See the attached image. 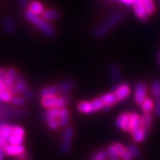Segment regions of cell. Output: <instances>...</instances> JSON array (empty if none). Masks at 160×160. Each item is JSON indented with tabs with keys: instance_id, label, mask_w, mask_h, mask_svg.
<instances>
[{
	"instance_id": "obj_1",
	"label": "cell",
	"mask_w": 160,
	"mask_h": 160,
	"mask_svg": "<svg viewBox=\"0 0 160 160\" xmlns=\"http://www.w3.org/2000/svg\"><path fill=\"white\" fill-rule=\"evenodd\" d=\"M123 18L124 15L122 12H115L112 14L105 20V22L101 23L93 30L92 36L97 39L103 38L104 36L110 33L113 28L118 25L120 22H122Z\"/></svg>"
},
{
	"instance_id": "obj_31",
	"label": "cell",
	"mask_w": 160,
	"mask_h": 160,
	"mask_svg": "<svg viewBox=\"0 0 160 160\" xmlns=\"http://www.w3.org/2000/svg\"><path fill=\"white\" fill-rule=\"evenodd\" d=\"M108 158L107 150H100L93 154L89 160H106Z\"/></svg>"
},
{
	"instance_id": "obj_14",
	"label": "cell",
	"mask_w": 160,
	"mask_h": 160,
	"mask_svg": "<svg viewBox=\"0 0 160 160\" xmlns=\"http://www.w3.org/2000/svg\"><path fill=\"white\" fill-rule=\"evenodd\" d=\"M13 128L12 124H8V123H2L1 125V128H0V134H1V137L2 140L4 143V145L8 144V139L10 136L12 135V133L13 132Z\"/></svg>"
},
{
	"instance_id": "obj_47",
	"label": "cell",
	"mask_w": 160,
	"mask_h": 160,
	"mask_svg": "<svg viewBox=\"0 0 160 160\" xmlns=\"http://www.w3.org/2000/svg\"><path fill=\"white\" fill-rule=\"evenodd\" d=\"M110 1H113V0H110Z\"/></svg>"
},
{
	"instance_id": "obj_28",
	"label": "cell",
	"mask_w": 160,
	"mask_h": 160,
	"mask_svg": "<svg viewBox=\"0 0 160 160\" xmlns=\"http://www.w3.org/2000/svg\"><path fill=\"white\" fill-rule=\"evenodd\" d=\"M12 96L13 94L9 91L8 88L1 91L0 92V102H2V103H8L9 102L10 103Z\"/></svg>"
},
{
	"instance_id": "obj_42",
	"label": "cell",
	"mask_w": 160,
	"mask_h": 160,
	"mask_svg": "<svg viewBox=\"0 0 160 160\" xmlns=\"http://www.w3.org/2000/svg\"><path fill=\"white\" fill-rule=\"evenodd\" d=\"M119 1L126 5H132L133 2H134V0H119Z\"/></svg>"
},
{
	"instance_id": "obj_5",
	"label": "cell",
	"mask_w": 160,
	"mask_h": 160,
	"mask_svg": "<svg viewBox=\"0 0 160 160\" xmlns=\"http://www.w3.org/2000/svg\"><path fill=\"white\" fill-rule=\"evenodd\" d=\"M147 87L143 82H138L135 86L134 91V101L138 105H141L146 98Z\"/></svg>"
},
{
	"instance_id": "obj_19",
	"label": "cell",
	"mask_w": 160,
	"mask_h": 160,
	"mask_svg": "<svg viewBox=\"0 0 160 160\" xmlns=\"http://www.w3.org/2000/svg\"><path fill=\"white\" fill-rule=\"evenodd\" d=\"M70 112L68 111L67 109H65V107L60 109V114L58 116L60 126L63 128L68 126V123L70 122Z\"/></svg>"
},
{
	"instance_id": "obj_35",
	"label": "cell",
	"mask_w": 160,
	"mask_h": 160,
	"mask_svg": "<svg viewBox=\"0 0 160 160\" xmlns=\"http://www.w3.org/2000/svg\"><path fill=\"white\" fill-rule=\"evenodd\" d=\"M108 152V158L109 160H118V154L116 153L114 148L113 147V145H110L107 149Z\"/></svg>"
},
{
	"instance_id": "obj_21",
	"label": "cell",
	"mask_w": 160,
	"mask_h": 160,
	"mask_svg": "<svg viewBox=\"0 0 160 160\" xmlns=\"http://www.w3.org/2000/svg\"><path fill=\"white\" fill-rule=\"evenodd\" d=\"M3 29L8 34H12L15 32L16 25L12 17H8L5 18L3 21Z\"/></svg>"
},
{
	"instance_id": "obj_3",
	"label": "cell",
	"mask_w": 160,
	"mask_h": 160,
	"mask_svg": "<svg viewBox=\"0 0 160 160\" xmlns=\"http://www.w3.org/2000/svg\"><path fill=\"white\" fill-rule=\"evenodd\" d=\"M74 128L70 125H68L65 128L62 137V141L61 144V150L63 154H67L71 148V142L74 137Z\"/></svg>"
},
{
	"instance_id": "obj_40",
	"label": "cell",
	"mask_w": 160,
	"mask_h": 160,
	"mask_svg": "<svg viewBox=\"0 0 160 160\" xmlns=\"http://www.w3.org/2000/svg\"><path fill=\"white\" fill-rule=\"evenodd\" d=\"M8 87L5 85L3 79H2V78L0 77V92H1V91L6 90V89H8Z\"/></svg>"
},
{
	"instance_id": "obj_27",
	"label": "cell",
	"mask_w": 160,
	"mask_h": 160,
	"mask_svg": "<svg viewBox=\"0 0 160 160\" xmlns=\"http://www.w3.org/2000/svg\"><path fill=\"white\" fill-rule=\"evenodd\" d=\"M60 114L59 108H50L47 110L44 114V118L46 121H48L53 118H58Z\"/></svg>"
},
{
	"instance_id": "obj_8",
	"label": "cell",
	"mask_w": 160,
	"mask_h": 160,
	"mask_svg": "<svg viewBox=\"0 0 160 160\" xmlns=\"http://www.w3.org/2000/svg\"><path fill=\"white\" fill-rule=\"evenodd\" d=\"M115 125L117 128L122 129L124 132H131L130 116L128 113H122L116 118Z\"/></svg>"
},
{
	"instance_id": "obj_13",
	"label": "cell",
	"mask_w": 160,
	"mask_h": 160,
	"mask_svg": "<svg viewBox=\"0 0 160 160\" xmlns=\"http://www.w3.org/2000/svg\"><path fill=\"white\" fill-rule=\"evenodd\" d=\"M17 71L16 70V69H14L13 67H11L9 69L6 70V75L3 78V81H4V83L8 88H11L12 86L14 85L15 83V80L17 78Z\"/></svg>"
},
{
	"instance_id": "obj_10",
	"label": "cell",
	"mask_w": 160,
	"mask_h": 160,
	"mask_svg": "<svg viewBox=\"0 0 160 160\" xmlns=\"http://www.w3.org/2000/svg\"><path fill=\"white\" fill-rule=\"evenodd\" d=\"M114 93L118 101H123L130 95V87L127 83H120L116 87Z\"/></svg>"
},
{
	"instance_id": "obj_29",
	"label": "cell",
	"mask_w": 160,
	"mask_h": 160,
	"mask_svg": "<svg viewBox=\"0 0 160 160\" xmlns=\"http://www.w3.org/2000/svg\"><path fill=\"white\" fill-rule=\"evenodd\" d=\"M141 110L143 113H150L154 108V102L150 98H145L143 103L141 104Z\"/></svg>"
},
{
	"instance_id": "obj_43",
	"label": "cell",
	"mask_w": 160,
	"mask_h": 160,
	"mask_svg": "<svg viewBox=\"0 0 160 160\" xmlns=\"http://www.w3.org/2000/svg\"><path fill=\"white\" fill-rule=\"evenodd\" d=\"M27 2H28V0H19L20 5H21V7H22V8L26 6Z\"/></svg>"
},
{
	"instance_id": "obj_6",
	"label": "cell",
	"mask_w": 160,
	"mask_h": 160,
	"mask_svg": "<svg viewBox=\"0 0 160 160\" xmlns=\"http://www.w3.org/2000/svg\"><path fill=\"white\" fill-rule=\"evenodd\" d=\"M25 137V130L21 126H14L13 132L8 139V144L21 145L23 143Z\"/></svg>"
},
{
	"instance_id": "obj_24",
	"label": "cell",
	"mask_w": 160,
	"mask_h": 160,
	"mask_svg": "<svg viewBox=\"0 0 160 160\" xmlns=\"http://www.w3.org/2000/svg\"><path fill=\"white\" fill-rule=\"evenodd\" d=\"M142 119V126L144 129L147 133H149L150 128H151L152 123H153V117L150 113H144L143 115L141 116Z\"/></svg>"
},
{
	"instance_id": "obj_16",
	"label": "cell",
	"mask_w": 160,
	"mask_h": 160,
	"mask_svg": "<svg viewBox=\"0 0 160 160\" xmlns=\"http://www.w3.org/2000/svg\"><path fill=\"white\" fill-rule=\"evenodd\" d=\"M58 86V89H59V93L61 94H65V93H69V92L74 88L75 86V82L72 79H67L65 80L63 82H61Z\"/></svg>"
},
{
	"instance_id": "obj_32",
	"label": "cell",
	"mask_w": 160,
	"mask_h": 160,
	"mask_svg": "<svg viewBox=\"0 0 160 160\" xmlns=\"http://www.w3.org/2000/svg\"><path fill=\"white\" fill-rule=\"evenodd\" d=\"M151 93L154 97H160V80L156 79L152 82Z\"/></svg>"
},
{
	"instance_id": "obj_4",
	"label": "cell",
	"mask_w": 160,
	"mask_h": 160,
	"mask_svg": "<svg viewBox=\"0 0 160 160\" xmlns=\"http://www.w3.org/2000/svg\"><path fill=\"white\" fill-rule=\"evenodd\" d=\"M66 102L64 100L62 97H57V96H53V97H43L41 100V105L42 107L46 109H50V108H61L65 107L66 105Z\"/></svg>"
},
{
	"instance_id": "obj_30",
	"label": "cell",
	"mask_w": 160,
	"mask_h": 160,
	"mask_svg": "<svg viewBox=\"0 0 160 160\" xmlns=\"http://www.w3.org/2000/svg\"><path fill=\"white\" fill-rule=\"evenodd\" d=\"M10 103L12 105H15V106H17V107H22L26 104V99L24 97H22L17 95H13Z\"/></svg>"
},
{
	"instance_id": "obj_26",
	"label": "cell",
	"mask_w": 160,
	"mask_h": 160,
	"mask_svg": "<svg viewBox=\"0 0 160 160\" xmlns=\"http://www.w3.org/2000/svg\"><path fill=\"white\" fill-rule=\"evenodd\" d=\"M28 10L35 15H39L43 12V7L38 1H32L28 5Z\"/></svg>"
},
{
	"instance_id": "obj_17",
	"label": "cell",
	"mask_w": 160,
	"mask_h": 160,
	"mask_svg": "<svg viewBox=\"0 0 160 160\" xmlns=\"http://www.w3.org/2000/svg\"><path fill=\"white\" fill-rule=\"evenodd\" d=\"M109 73L110 78L114 82H118L121 78V72H120L119 65L117 63H111L109 66Z\"/></svg>"
},
{
	"instance_id": "obj_25",
	"label": "cell",
	"mask_w": 160,
	"mask_h": 160,
	"mask_svg": "<svg viewBox=\"0 0 160 160\" xmlns=\"http://www.w3.org/2000/svg\"><path fill=\"white\" fill-rule=\"evenodd\" d=\"M41 15H42V17L45 21H51L57 20L59 17L60 14L59 12L55 10V9H48L46 11H43V12Z\"/></svg>"
},
{
	"instance_id": "obj_23",
	"label": "cell",
	"mask_w": 160,
	"mask_h": 160,
	"mask_svg": "<svg viewBox=\"0 0 160 160\" xmlns=\"http://www.w3.org/2000/svg\"><path fill=\"white\" fill-rule=\"evenodd\" d=\"M14 87H15L16 90H17V93H23L24 91L27 88V83L25 82V78L21 75V74H18L15 80V83H14Z\"/></svg>"
},
{
	"instance_id": "obj_33",
	"label": "cell",
	"mask_w": 160,
	"mask_h": 160,
	"mask_svg": "<svg viewBox=\"0 0 160 160\" xmlns=\"http://www.w3.org/2000/svg\"><path fill=\"white\" fill-rule=\"evenodd\" d=\"M141 2H142L144 7H145L146 11H147V12L150 15H151V14H153L154 12L155 7H154L153 0H141Z\"/></svg>"
},
{
	"instance_id": "obj_2",
	"label": "cell",
	"mask_w": 160,
	"mask_h": 160,
	"mask_svg": "<svg viewBox=\"0 0 160 160\" xmlns=\"http://www.w3.org/2000/svg\"><path fill=\"white\" fill-rule=\"evenodd\" d=\"M24 15H25V18L30 21V23L35 25L36 27L39 29L46 36L52 38V37L55 35L56 31L54 30V28L48 21H45L42 17H38V15H35L28 9L25 10Z\"/></svg>"
},
{
	"instance_id": "obj_39",
	"label": "cell",
	"mask_w": 160,
	"mask_h": 160,
	"mask_svg": "<svg viewBox=\"0 0 160 160\" xmlns=\"http://www.w3.org/2000/svg\"><path fill=\"white\" fill-rule=\"evenodd\" d=\"M29 158H30V156L25 152H24L23 154H20V155L16 156V159L17 160H29Z\"/></svg>"
},
{
	"instance_id": "obj_45",
	"label": "cell",
	"mask_w": 160,
	"mask_h": 160,
	"mask_svg": "<svg viewBox=\"0 0 160 160\" xmlns=\"http://www.w3.org/2000/svg\"><path fill=\"white\" fill-rule=\"evenodd\" d=\"M3 146H4L3 144L2 143V141H0V150H2V149H3Z\"/></svg>"
},
{
	"instance_id": "obj_34",
	"label": "cell",
	"mask_w": 160,
	"mask_h": 160,
	"mask_svg": "<svg viewBox=\"0 0 160 160\" xmlns=\"http://www.w3.org/2000/svg\"><path fill=\"white\" fill-rule=\"evenodd\" d=\"M128 150H129L130 154H132V158H139L140 155H141L139 149H138L136 145H129L128 146Z\"/></svg>"
},
{
	"instance_id": "obj_11",
	"label": "cell",
	"mask_w": 160,
	"mask_h": 160,
	"mask_svg": "<svg viewBox=\"0 0 160 160\" xmlns=\"http://www.w3.org/2000/svg\"><path fill=\"white\" fill-rule=\"evenodd\" d=\"M100 98L101 99V101H103L104 105H105L103 109H102V110H104V111H107V110H110L111 106L115 105L118 101L114 92L105 93L101 97H100Z\"/></svg>"
},
{
	"instance_id": "obj_18",
	"label": "cell",
	"mask_w": 160,
	"mask_h": 160,
	"mask_svg": "<svg viewBox=\"0 0 160 160\" xmlns=\"http://www.w3.org/2000/svg\"><path fill=\"white\" fill-rule=\"evenodd\" d=\"M58 93H59V89H58V86H57V85L45 87L40 91V96L42 98L57 96Z\"/></svg>"
},
{
	"instance_id": "obj_7",
	"label": "cell",
	"mask_w": 160,
	"mask_h": 160,
	"mask_svg": "<svg viewBox=\"0 0 160 160\" xmlns=\"http://www.w3.org/2000/svg\"><path fill=\"white\" fill-rule=\"evenodd\" d=\"M133 10L135 12V15L137 16L141 21H146L149 18L150 14L147 12V11L144 7L141 0H134L132 3Z\"/></svg>"
},
{
	"instance_id": "obj_38",
	"label": "cell",
	"mask_w": 160,
	"mask_h": 160,
	"mask_svg": "<svg viewBox=\"0 0 160 160\" xmlns=\"http://www.w3.org/2000/svg\"><path fill=\"white\" fill-rule=\"evenodd\" d=\"M154 115L156 117H160V97H156L155 105H154Z\"/></svg>"
},
{
	"instance_id": "obj_9",
	"label": "cell",
	"mask_w": 160,
	"mask_h": 160,
	"mask_svg": "<svg viewBox=\"0 0 160 160\" xmlns=\"http://www.w3.org/2000/svg\"><path fill=\"white\" fill-rule=\"evenodd\" d=\"M5 154L9 156H17L23 154L25 152V148L22 144L21 145H12V144H7L3 146L2 149Z\"/></svg>"
},
{
	"instance_id": "obj_20",
	"label": "cell",
	"mask_w": 160,
	"mask_h": 160,
	"mask_svg": "<svg viewBox=\"0 0 160 160\" xmlns=\"http://www.w3.org/2000/svg\"><path fill=\"white\" fill-rule=\"evenodd\" d=\"M78 110L82 114H92L94 113L95 110L93 108L91 101H81L78 104Z\"/></svg>"
},
{
	"instance_id": "obj_44",
	"label": "cell",
	"mask_w": 160,
	"mask_h": 160,
	"mask_svg": "<svg viewBox=\"0 0 160 160\" xmlns=\"http://www.w3.org/2000/svg\"><path fill=\"white\" fill-rule=\"evenodd\" d=\"M0 160H3V150H0Z\"/></svg>"
},
{
	"instance_id": "obj_15",
	"label": "cell",
	"mask_w": 160,
	"mask_h": 160,
	"mask_svg": "<svg viewBox=\"0 0 160 160\" xmlns=\"http://www.w3.org/2000/svg\"><path fill=\"white\" fill-rule=\"evenodd\" d=\"M129 116H130L131 132H133L142 125V119H141V117H140L135 112L130 113Z\"/></svg>"
},
{
	"instance_id": "obj_46",
	"label": "cell",
	"mask_w": 160,
	"mask_h": 160,
	"mask_svg": "<svg viewBox=\"0 0 160 160\" xmlns=\"http://www.w3.org/2000/svg\"><path fill=\"white\" fill-rule=\"evenodd\" d=\"M1 125H2V122H0V128H1ZM0 141H2V143L3 144V145H4V143H3V141H2V137H1V134H0Z\"/></svg>"
},
{
	"instance_id": "obj_12",
	"label": "cell",
	"mask_w": 160,
	"mask_h": 160,
	"mask_svg": "<svg viewBox=\"0 0 160 160\" xmlns=\"http://www.w3.org/2000/svg\"><path fill=\"white\" fill-rule=\"evenodd\" d=\"M113 147L114 148L116 153L118 154L120 158L122 160H132V156L130 154L129 150H128V148H125L122 144L115 142V143L112 144Z\"/></svg>"
},
{
	"instance_id": "obj_36",
	"label": "cell",
	"mask_w": 160,
	"mask_h": 160,
	"mask_svg": "<svg viewBox=\"0 0 160 160\" xmlns=\"http://www.w3.org/2000/svg\"><path fill=\"white\" fill-rule=\"evenodd\" d=\"M48 122V127L51 130H57L58 128V127L60 126L59 121L58 118H53V119H50L48 121H47Z\"/></svg>"
},
{
	"instance_id": "obj_37",
	"label": "cell",
	"mask_w": 160,
	"mask_h": 160,
	"mask_svg": "<svg viewBox=\"0 0 160 160\" xmlns=\"http://www.w3.org/2000/svg\"><path fill=\"white\" fill-rule=\"evenodd\" d=\"M22 95H23V97H25V99L28 100V101H32L34 97V92H33V91L31 90V88H30L29 86L27 87V88L24 91L23 93H22Z\"/></svg>"
},
{
	"instance_id": "obj_22",
	"label": "cell",
	"mask_w": 160,
	"mask_h": 160,
	"mask_svg": "<svg viewBox=\"0 0 160 160\" xmlns=\"http://www.w3.org/2000/svg\"><path fill=\"white\" fill-rule=\"evenodd\" d=\"M147 134L148 133L145 132L142 125L137 130H136L135 132H132L133 141H135V142H137V143H140L141 141H143L145 137H146V136H147Z\"/></svg>"
},
{
	"instance_id": "obj_41",
	"label": "cell",
	"mask_w": 160,
	"mask_h": 160,
	"mask_svg": "<svg viewBox=\"0 0 160 160\" xmlns=\"http://www.w3.org/2000/svg\"><path fill=\"white\" fill-rule=\"evenodd\" d=\"M62 97H63L64 100H65L66 103L68 104L69 102H70V94H69V93H65V94H63V95H62Z\"/></svg>"
}]
</instances>
